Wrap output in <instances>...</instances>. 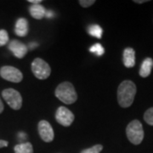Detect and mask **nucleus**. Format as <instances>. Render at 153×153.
<instances>
[{"label": "nucleus", "mask_w": 153, "mask_h": 153, "mask_svg": "<svg viewBox=\"0 0 153 153\" xmlns=\"http://www.w3.org/2000/svg\"><path fill=\"white\" fill-rule=\"evenodd\" d=\"M15 33L19 37H25L28 33V22L25 18H20L17 20L15 27Z\"/></svg>", "instance_id": "obj_11"}, {"label": "nucleus", "mask_w": 153, "mask_h": 153, "mask_svg": "<svg viewBox=\"0 0 153 153\" xmlns=\"http://www.w3.org/2000/svg\"><path fill=\"white\" fill-rule=\"evenodd\" d=\"M53 16H54V14L52 11H46V13H45V16L48 18H51V17H53Z\"/></svg>", "instance_id": "obj_25"}, {"label": "nucleus", "mask_w": 153, "mask_h": 153, "mask_svg": "<svg viewBox=\"0 0 153 153\" xmlns=\"http://www.w3.org/2000/svg\"><path fill=\"white\" fill-rule=\"evenodd\" d=\"M38 133L44 142H51L54 140L55 134L52 126L48 121L42 120L38 123Z\"/></svg>", "instance_id": "obj_8"}, {"label": "nucleus", "mask_w": 153, "mask_h": 153, "mask_svg": "<svg viewBox=\"0 0 153 153\" xmlns=\"http://www.w3.org/2000/svg\"><path fill=\"white\" fill-rule=\"evenodd\" d=\"M123 64L126 67L131 68L135 65V51L132 48H126L123 51Z\"/></svg>", "instance_id": "obj_10"}, {"label": "nucleus", "mask_w": 153, "mask_h": 153, "mask_svg": "<svg viewBox=\"0 0 153 153\" xmlns=\"http://www.w3.org/2000/svg\"><path fill=\"white\" fill-rule=\"evenodd\" d=\"M74 118H75L74 114L65 106L59 107L55 114V119L57 121V123L65 127H69L71 125V123L74 121Z\"/></svg>", "instance_id": "obj_7"}, {"label": "nucleus", "mask_w": 153, "mask_h": 153, "mask_svg": "<svg viewBox=\"0 0 153 153\" xmlns=\"http://www.w3.org/2000/svg\"><path fill=\"white\" fill-rule=\"evenodd\" d=\"M55 96L60 100L61 102L66 105L73 104L76 102L77 94L76 90L71 82H64L58 85L55 89Z\"/></svg>", "instance_id": "obj_2"}, {"label": "nucleus", "mask_w": 153, "mask_h": 153, "mask_svg": "<svg viewBox=\"0 0 153 153\" xmlns=\"http://www.w3.org/2000/svg\"><path fill=\"white\" fill-rule=\"evenodd\" d=\"M4 109V104H3V102H2V100H1V99H0V113L3 112Z\"/></svg>", "instance_id": "obj_26"}, {"label": "nucleus", "mask_w": 153, "mask_h": 153, "mask_svg": "<svg viewBox=\"0 0 153 153\" xmlns=\"http://www.w3.org/2000/svg\"><path fill=\"white\" fill-rule=\"evenodd\" d=\"M89 51L91 53H94L97 56H101V55H104L105 49L103 48V46L100 44H94L93 46L89 49Z\"/></svg>", "instance_id": "obj_16"}, {"label": "nucleus", "mask_w": 153, "mask_h": 153, "mask_svg": "<svg viewBox=\"0 0 153 153\" xmlns=\"http://www.w3.org/2000/svg\"><path fill=\"white\" fill-rule=\"evenodd\" d=\"M38 44L37 43H31V44H29V46L27 47V49H35L36 47H38Z\"/></svg>", "instance_id": "obj_23"}, {"label": "nucleus", "mask_w": 153, "mask_h": 153, "mask_svg": "<svg viewBox=\"0 0 153 153\" xmlns=\"http://www.w3.org/2000/svg\"><path fill=\"white\" fill-rule=\"evenodd\" d=\"M8 145H9L8 141L4 140H0V148L7 147V146H8Z\"/></svg>", "instance_id": "obj_22"}, {"label": "nucleus", "mask_w": 153, "mask_h": 153, "mask_svg": "<svg viewBox=\"0 0 153 153\" xmlns=\"http://www.w3.org/2000/svg\"><path fill=\"white\" fill-rule=\"evenodd\" d=\"M144 120L149 125L153 126V107L148 109L144 114Z\"/></svg>", "instance_id": "obj_17"}, {"label": "nucleus", "mask_w": 153, "mask_h": 153, "mask_svg": "<svg viewBox=\"0 0 153 153\" xmlns=\"http://www.w3.org/2000/svg\"><path fill=\"white\" fill-rule=\"evenodd\" d=\"M126 134L128 140L134 145H140L144 139V130L141 123L139 120H134L127 126Z\"/></svg>", "instance_id": "obj_3"}, {"label": "nucleus", "mask_w": 153, "mask_h": 153, "mask_svg": "<svg viewBox=\"0 0 153 153\" xmlns=\"http://www.w3.org/2000/svg\"><path fill=\"white\" fill-rule=\"evenodd\" d=\"M32 71L34 76L40 80L47 79L51 73L49 65L41 58H36L32 63Z\"/></svg>", "instance_id": "obj_4"}, {"label": "nucleus", "mask_w": 153, "mask_h": 153, "mask_svg": "<svg viewBox=\"0 0 153 153\" xmlns=\"http://www.w3.org/2000/svg\"><path fill=\"white\" fill-rule=\"evenodd\" d=\"M18 138H19V140H20L21 143H22V139H24V140H25L27 139V135H26V134H25V133L21 132V133L18 134Z\"/></svg>", "instance_id": "obj_21"}, {"label": "nucleus", "mask_w": 153, "mask_h": 153, "mask_svg": "<svg viewBox=\"0 0 153 153\" xmlns=\"http://www.w3.org/2000/svg\"><path fill=\"white\" fill-rule=\"evenodd\" d=\"M9 42V34L6 30H0V47L4 46Z\"/></svg>", "instance_id": "obj_18"}, {"label": "nucleus", "mask_w": 153, "mask_h": 153, "mask_svg": "<svg viewBox=\"0 0 153 153\" xmlns=\"http://www.w3.org/2000/svg\"><path fill=\"white\" fill-rule=\"evenodd\" d=\"M28 2L33 4H38L42 3V0H28Z\"/></svg>", "instance_id": "obj_24"}, {"label": "nucleus", "mask_w": 153, "mask_h": 153, "mask_svg": "<svg viewBox=\"0 0 153 153\" xmlns=\"http://www.w3.org/2000/svg\"><path fill=\"white\" fill-rule=\"evenodd\" d=\"M94 3H95L94 0H80V1H79L80 5L82 6V7H83V8L90 7L91 5H93Z\"/></svg>", "instance_id": "obj_20"}, {"label": "nucleus", "mask_w": 153, "mask_h": 153, "mask_svg": "<svg viewBox=\"0 0 153 153\" xmlns=\"http://www.w3.org/2000/svg\"><path fill=\"white\" fill-rule=\"evenodd\" d=\"M134 2L136 3V4H143V3H146L148 1L147 0H134Z\"/></svg>", "instance_id": "obj_27"}, {"label": "nucleus", "mask_w": 153, "mask_h": 153, "mask_svg": "<svg viewBox=\"0 0 153 153\" xmlns=\"http://www.w3.org/2000/svg\"><path fill=\"white\" fill-rule=\"evenodd\" d=\"M88 33L96 38H101L102 37V33H103V30L100 27L99 25H91L88 27Z\"/></svg>", "instance_id": "obj_15"}, {"label": "nucleus", "mask_w": 153, "mask_h": 153, "mask_svg": "<svg viewBox=\"0 0 153 153\" xmlns=\"http://www.w3.org/2000/svg\"><path fill=\"white\" fill-rule=\"evenodd\" d=\"M15 153H33V145L30 142L20 143L15 148Z\"/></svg>", "instance_id": "obj_14"}, {"label": "nucleus", "mask_w": 153, "mask_h": 153, "mask_svg": "<svg viewBox=\"0 0 153 153\" xmlns=\"http://www.w3.org/2000/svg\"><path fill=\"white\" fill-rule=\"evenodd\" d=\"M29 12L30 15L36 20H41L42 18L45 16V13L46 10L44 9L43 5H41L40 4H32L29 7Z\"/></svg>", "instance_id": "obj_12"}, {"label": "nucleus", "mask_w": 153, "mask_h": 153, "mask_svg": "<svg viewBox=\"0 0 153 153\" xmlns=\"http://www.w3.org/2000/svg\"><path fill=\"white\" fill-rule=\"evenodd\" d=\"M3 98L12 109H21L22 105V97L21 94L14 88H6L2 92Z\"/></svg>", "instance_id": "obj_5"}, {"label": "nucleus", "mask_w": 153, "mask_h": 153, "mask_svg": "<svg viewBox=\"0 0 153 153\" xmlns=\"http://www.w3.org/2000/svg\"><path fill=\"white\" fill-rule=\"evenodd\" d=\"M102 149H103V146L101 145H96L92 147L84 149L81 152V153H100L102 151Z\"/></svg>", "instance_id": "obj_19"}, {"label": "nucleus", "mask_w": 153, "mask_h": 153, "mask_svg": "<svg viewBox=\"0 0 153 153\" xmlns=\"http://www.w3.org/2000/svg\"><path fill=\"white\" fill-rule=\"evenodd\" d=\"M136 94V86L130 80H125L121 83L117 88V101L123 108L129 107Z\"/></svg>", "instance_id": "obj_1"}, {"label": "nucleus", "mask_w": 153, "mask_h": 153, "mask_svg": "<svg viewBox=\"0 0 153 153\" xmlns=\"http://www.w3.org/2000/svg\"><path fill=\"white\" fill-rule=\"evenodd\" d=\"M9 49L16 58L22 59L27 53V46L19 40H12L9 44Z\"/></svg>", "instance_id": "obj_9"}, {"label": "nucleus", "mask_w": 153, "mask_h": 153, "mask_svg": "<svg viewBox=\"0 0 153 153\" xmlns=\"http://www.w3.org/2000/svg\"><path fill=\"white\" fill-rule=\"evenodd\" d=\"M0 76L9 82H22L23 75L19 69L11 66H4L0 69Z\"/></svg>", "instance_id": "obj_6"}, {"label": "nucleus", "mask_w": 153, "mask_h": 153, "mask_svg": "<svg viewBox=\"0 0 153 153\" xmlns=\"http://www.w3.org/2000/svg\"><path fill=\"white\" fill-rule=\"evenodd\" d=\"M153 67V60L152 58H146L143 60L140 69V76L142 77H147L151 72Z\"/></svg>", "instance_id": "obj_13"}]
</instances>
